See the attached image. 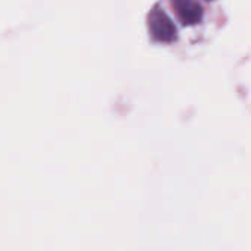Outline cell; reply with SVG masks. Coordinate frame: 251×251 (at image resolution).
<instances>
[{"mask_svg": "<svg viewBox=\"0 0 251 251\" xmlns=\"http://www.w3.org/2000/svg\"><path fill=\"white\" fill-rule=\"evenodd\" d=\"M149 28L153 40L159 43H172L178 37V31L172 19L162 7H154L149 15Z\"/></svg>", "mask_w": 251, "mask_h": 251, "instance_id": "cell-1", "label": "cell"}, {"mask_svg": "<svg viewBox=\"0 0 251 251\" xmlns=\"http://www.w3.org/2000/svg\"><path fill=\"white\" fill-rule=\"evenodd\" d=\"M172 6L184 25H197L203 19V7L197 0H172Z\"/></svg>", "mask_w": 251, "mask_h": 251, "instance_id": "cell-2", "label": "cell"}]
</instances>
